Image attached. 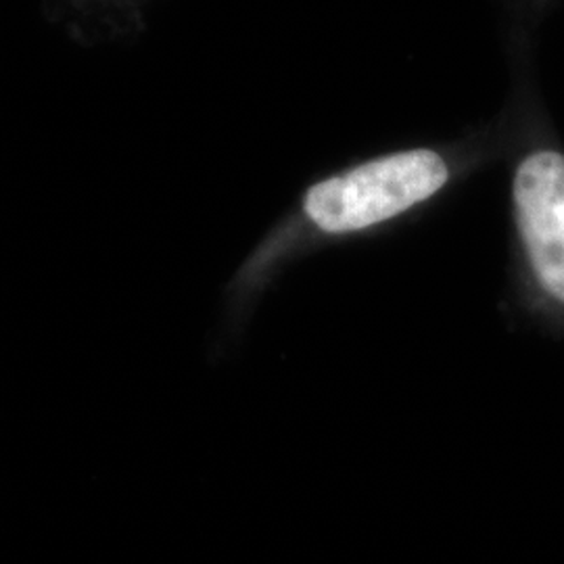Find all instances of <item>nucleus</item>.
Masks as SVG:
<instances>
[{"label":"nucleus","mask_w":564,"mask_h":564,"mask_svg":"<svg viewBox=\"0 0 564 564\" xmlns=\"http://www.w3.org/2000/svg\"><path fill=\"white\" fill-rule=\"evenodd\" d=\"M447 176L435 151L395 153L316 184L305 197V212L328 232L362 230L426 202Z\"/></svg>","instance_id":"nucleus-1"},{"label":"nucleus","mask_w":564,"mask_h":564,"mask_svg":"<svg viewBox=\"0 0 564 564\" xmlns=\"http://www.w3.org/2000/svg\"><path fill=\"white\" fill-rule=\"evenodd\" d=\"M514 218L531 274L552 303L564 305V155L535 151L517 167Z\"/></svg>","instance_id":"nucleus-2"}]
</instances>
